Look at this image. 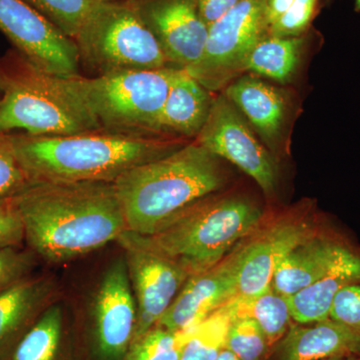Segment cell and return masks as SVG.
Listing matches in <instances>:
<instances>
[{"mask_svg":"<svg viewBox=\"0 0 360 360\" xmlns=\"http://www.w3.org/2000/svg\"><path fill=\"white\" fill-rule=\"evenodd\" d=\"M328 0H295L290 8L274 21L267 37H296L311 30L312 21Z\"/></svg>","mask_w":360,"mask_h":360,"instance_id":"f1b7e54d","label":"cell"},{"mask_svg":"<svg viewBox=\"0 0 360 360\" xmlns=\"http://www.w3.org/2000/svg\"><path fill=\"white\" fill-rule=\"evenodd\" d=\"M354 253L331 239H305L277 265L272 288L281 295L290 297L319 281Z\"/></svg>","mask_w":360,"mask_h":360,"instance_id":"ac0fdd59","label":"cell"},{"mask_svg":"<svg viewBox=\"0 0 360 360\" xmlns=\"http://www.w3.org/2000/svg\"><path fill=\"white\" fill-rule=\"evenodd\" d=\"M355 11H360V0H354Z\"/></svg>","mask_w":360,"mask_h":360,"instance_id":"f35d334b","label":"cell"},{"mask_svg":"<svg viewBox=\"0 0 360 360\" xmlns=\"http://www.w3.org/2000/svg\"><path fill=\"white\" fill-rule=\"evenodd\" d=\"M184 335L156 326L132 341L124 360H180Z\"/></svg>","mask_w":360,"mask_h":360,"instance_id":"4316f807","label":"cell"},{"mask_svg":"<svg viewBox=\"0 0 360 360\" xmlns=\"http://www.w3.org/2000/svg\"><path fill=\"white\" fill-rule=\"evenodd\" d=\"M220 158L193 141L129 169L115 181L127 231L151 236L194 202L219 191Z\"/></svg>","mask_w":360,"mask_h":360,"instance_id":"3957f363","label":"cell"},{"mask_svg":"<svg viewBox=\"0 0 360 360\" xmlns=\"http://www.w3.org/2000/svg\"><path fill=\"white\" fill-rule=\"evenodd\" d=\"M262 219L257 205L240 196L201 198L151 236H142L151 248L200 274L219 264L232 246Z\"/></svg>","mask_w":360,"mask_h":360,"instance_id":"5b68a950","label":"cell"},{"mask_svg":"<svg viewBox=\"0 0 360 360\" xmlns=\"http://www.w3.org/2000/svg\"><path fill=\"white\" fill-rule=\"evenodd\" d=\"M309 238V231L304 225L281 222L262 238L243 248L236 296L255 297L270 290L281 260Z\"/></svg>","mask_w":360,"mask_h":360,"instance_id":"e0dca14e","label":"cell"},{"mask_svg":"<svg viewBox=\"0 0 360 360\" xmlns=\"http://www.w3.org/2000/svg\"><path fill=\"white\" fill-rule=\"evenodd\" d=\"M0 131L58 136L96 130L42 72L13 49L0 58Z\"/></svg>","mask_w":360,"mask_h":360,"instance_id":"8992f818","label":"cell"},{"mask_svg":"<svg viewBox=\"0 0 360 360\" xmlns=\"http://www.w3.org/2000/svg\"><path fill=\"white\" fill-rule=\"evenodd\" d=\"M56 279L32 276L0 292V360H6L21 338L52 303L58 302Z\"/></svg>","mask_w":360,"mask_h":360,"instance_id":"2e32d148","label":"cell"},{"mask_svg":"<svg viewBox=\"0 0 360 360\" xmlns=\"http://www.w3.org/2000/svg\"><path fill=\"white\" fill-rule=\"evenodd\" d=\"M13 200L25 245L49 262L87 255L127 231L115 182L32 181Z\"/></svg>","mask_w":360,"mask_h":360,"instance_id":"6da1fadb","label":"cell"},{"mask_svg":"<svg viewBox=\"0 0 360 360\" xmlns=\"http://www.w3.org/2000/svg\"><path fill=\"white\" fill-rule=\"evenodd\" d=\"M104 2H122V1H132V0H101Z\"/></svg>","mask_w":360,"mask_h":360,"instance_id":"74e56055","label":"cell"},{"mask_svg":"<svg viewBox=\"0 0 360 360\" xmlns=\"http://www.w3.org/2000/svg\"><path fill=\"white\" fill-rule=\"evenodd\" d=\"M63 331V305L46 309L6 360H56Z\"/></svg>","mask_w":360,"mask_h":360,"instance_id":"cb8c5ba5","label":"cell"},{"mask_svg":"<svg viewBox=\"0 0 360 360\" xmlns=\"http://www.w3.org/2000/svg\"><path fill=\"white\" fill-rule=\"evenodd\" d=\"M37 259V255L25 246L0 250V292L32 276Z\"/></svg>","mask_w":360,"mask_h":360,"instance_id":"4dcf8cb0","label":"cell"},{"mask_svg":"<svg viewBox=\"0 0 360 360\" xmlns=\"http://www.w3.org/2000/svg\"><path fill=\"white\" fill-rule=\"evenodd\" d=\"M329 319L360 335V283L345 286L338 293Z\"/></svg>","mask_w":360,"mask_h":360,"instance_id":"1f68e13d","label":"cell"},{"mask_svg":"<svg viewBox=\"0 0 360 360\" xmlns=\"http://www.w3.org/2000/svg\"><path fill=\"white\" fill-rule=\"evenodd\" d=\"M160 42L172 68L188 70L200 61L208 37L198 0H132Z\"/></svg>","mask_w":360,"mask_h":360,"instance_id":"4fadbf2b","label":"cell"},{"mask_svg":"<svg viewBox=\"0 0 360 360\" xmlns=\"http://www.w3.org/2000/svg\"><path fill=\"white\" fill-rule=\"evenodd\" d=\"M97 342L105 359L125 356L136 326V302L124 255L106 269L94 302Z\"/></svg>","mask_w":360,"mask_h":360,"instance_id":"9a60e30c","label":"cell"},{"mask_svg":"<svg viewBox=\"0 0 360 360\" xmlns=\"http://www.w3.org/2000/svg\"><path fill=\"white\" fill-rule=\"evenodd\" d=\"M213 94L186 70H179L161 111L158 135L195 141L207 122Z\"/></svg>","mask_w":360,"mask_h":360,"instance_id":"d6986e66","label":"cell"},{"mask_svg":"<svg viewBox=\"0 0 360 360\" xmlns=\"http://www.w3.org/2000/svg\"><path fill=\"white\" fill-rule=\"evenodd\" d=\"M0 32L42 72L58 77L79 75L75 40L23 0H0Z\"/></svg>","mask_w":360,"mask_h":360,"instance_id":"8fae6325","label":"cell"},{"mask_svg":"<svg viewBox=\"0 0 360 360\" xmlns=\"http://www.w3.org/2000/svg\"><path fill=\"white\" fill-rule=\"evenodd\" d=\"M222 94L236 106L277 160L288 153L295 104L288 90L245 73Z\"/></svg>","mask_w":360,"mask_h":360,"instance_id":"7c38bea8","label":"cell"},{"mask_svg":"<svg viewBox=\"0 0 360 360\" xmlns=\"http://www.w3.org/2000/svg\"><path fill=\"white\" fill-rule=\"evenodd\" d=\"M32 182L14 155L8 134L0 131V196L15 198Z\"/></svg>","mask_w":360,"mask_h":360,"instance_id":"f546056e","label":"cell"},{"mask_svg":"<svg viewBox=\"0 0 360 360\" xmlns=\"http://www.w3.org/2000/svg\"><path fill=\"white\" fill-rule=\"evenodd\" d=\"M360 283V255L354 253L319 281L288 297L291 316L300 324L329 319L335 296L345 286Z\"/></svg>","mask_w":360,"mask_h":360,"instance_id":"44dd1931","label":"cell"},{"mask_svg":"<svg viewBox=\"0 0 360 360\" xmlns=\"http://www.w3.org/2000/svg\"><path fill=\"white\" fill-rule=\"evenodd\" d=\"M231 319L250 317L264 330L270 347L278 342L290 329L291 316L288 297L274 288L255 297L236 296L225 304Z\"/></svg>","mask_w":360,"mask_h":360,"instance_id":"603a6c76","label":"cell"},{"mask_svg":"<svg viewBox=\"0 0 360 360\" xmlns=\"http://www.w3.org/2000/svg\"><path fill=\"white\" fill-rule=\"evenodd\" d=\"M25 229L13 198L0 196V250L25 246Z\"/></svg>","mask_w":360,"mask_h":360,"instance_id":"d6a6232c","label":"cell"},{"mask_svg":"<svg viewBox=\"0 0 360 360\" xmlns=\"http://www.w3.org/2000/svg\"><path fill=\"white\" fill-rule=\"evenodd\" d=\"M295 0H266L265 2V20H266L267 30L274 21L278 20Z\"/></svg>","mask_w":360,"mask_h":360,"instance_id":"e575fe53","label":"cell"},{"mask_svg":"<svg viewBox=\"0 0 360 360\" xmlns=\"http://www.w3.org/2000/svg\"><path fill=\"white\" fill-rule=\"evenodd\" d=\"M310 35L311 30L302 37H265L251 51L243 72L267 78L279 84H290L300 68Z\"/></svg>","mask_w":360,"mask_h":360,"instance_id":"7402d4cb","label":"cell"},{"mask_svg":"<svg viewBox=\"0 0 360 360\" xmlns=\"http://www.w3.org/2000/svg\"><path fill=\"white\" fill-rule=\"evenodd\" d=\"M8 135L14 155L32 181L115 182L131 168L169 155L189 142L101 130L58 136Z\"/></svg>","mask_w":360,"mask_h":360,"instance_id":"7a4b0ae2","label":"cell"},{"mask_svg":"<svg viewBox=\"0 0 360 360\" xmlns=\"http://www.w3.org/2000/svg\"><path fill=\"white\" fill-rule=\"evenodd\" d=\"M215 360H241L238 356H236L233 352H231V350L227 349L226 347H224L221 352H219V356Z\"/></svg>","mask_w":360,"mask_h":360,"instance_id":"d590c367","label":"cell"},{"mask_svg":"<svg viewBox=\"0 0 360 360\" xmlns=\"http://www.w3.org/2000/svg\"><path fill=\"white\" fill-rule=\"evenodd\" d=\"M117 241L124 250L136 302L134 341L158 326L191 274L176 260L151 248L141 234L127 231Z\"/></svg>","mask_w":360,"mask_h":360,"instance_id":"9c48e42d","label":"cell"},{"mask_svg":"<svg viewBox=\"0 0 360 360\" xmlns=\"http://www.w3.org/2000/svg\"><path fill=\"white\" fill-rule=\"evenodd\" d=\"M70 39H75L101 0H23Z\"/></svg>","mask_w":360,"mask_h":360,"instance_id":"484cf974","label":"cell"},{"mask_svg":"<svg viewBox=\"0 0 360 360\" xmlns=\"http://www.w3.org/2000/svg\"><path fill=\"white\" fill-rule=\"evenodd\" d=\"M179 70L169 66L94 77L52 75V80L94 129L160 136L161 111Z\"/></svg>","mask_w":360,"mask_h":360,"instance_id":"277c9868","label":"cell"},{"mask_svg":"<svg viewBox=\"0 0 360 360\" xmlns=\"http://www.w3.org/2000/svg\"><path fill=\"white\" fill-rule=\"evenodd\" d=\"M240 0H198L201 18L210 27Z\"/></svg>","mask_w":360,"mask_h":360,"instance_id":"836d02e7","label":"cell"},{"mask_svg":"<svg viewBox=\"0 0 360 360\" xmlns=\"http://www.w3.org/2000/svg\"><path fill=\"white\" fill-rule=\"evenodd\" d=\"M359 354L360 335L329 319L288 329L277 347L276 360H322Z\"/></svg>","mask_w":360,"mask_h":360,"instance_id":"ffe728a7","label":"cell"},{"mask_svg":"<svg viewBox=\"0 0 360 360\" xmlns=\"http://www.w3.org/2000/svg\"><path fill=\"white\" fill-rule=\"evenodd\" d=\"M243 248L212 269L193 274L158 326L184 333L207 319L238 295V277Z\"/></svg>","mask_w":360,"mask_h":360,"instance_id":"5bb4252c","label":"cell"},{"mask_svg":"<svg viewBox=\"0 0 360 360\" xmlns=\"http://www.w3.org/2000/svg\"><path fill=\"white\" fill-rule=\"evenodd\" d=\"M231 316L226 307L217 310L184 335L180 360H215L225 347Z\"/></svg>","mask_w":360,"mask_h":360,"instance_id":"d4e9b609","label":"cell"},{"mask_svg":"<svg viewBox=\"0 0 360 360\" xmlns=\"http://www.w3.org/2000/svg\"><path fill=\"white\" fill-rule=\"evenodd\" d=\"M347 360H360V354L350 355V356L347 357Z\"/></svg>","mask_w":360,"mask_h":360,"instance_id":"8d00e7d4","label":"cell"},{"mask_svg":"<svg viewBox=\"0 0 360 360\" xmlns=\"http://www.w3.org/2000/svg\"><path fill=\"white\" fill-rule=\"evenodd\" d=\"M266 0H240L208 27L205 52L187 72L213 94L243 75L246 59L267 37Z\"/></svg>","mask_w":360,"mask_h":360,"instance_id":"ba28073f","label":"cell"},{"mask_svg":"<svg viewBox=\"0 0 360 360\" xmlns=\"http://www.w3.org/2000/svg\"><path fill=\"white\" fill-rule=\"evenodd\" d=\"M225 347L241 360H264L270 345L257 321L238 317L229 324Z\"/></svg>","mask_w":360,"mask_h":360,"instance_id":"83f0119b","label":"cell"},{"mask_svg":"<svg viewBox=\"0 0 360 360\" xmlns=\"http://www.w3.org/2000/svg\"><path fill=\"white\" fill-rule=\"evenodd\" d=\"M80 65L97 75L169 68L132 1H101L75 39Z\"/></svg>","mask_w":360,"mask_h":360,"instance_id":"52a82bcc","label":"cell"},{"mask_svg":"<svg viewBox=\"0 0 360 360\" xmlns=\"http://www.w3.org/2000/svg\"><path fill=\"white\" fill-rule=\"evenodd\" d=\"M195 141L245 172L266 195L276 193L278 160L224 94L215 96L207 122Z\"/></svg>","mask_w":360,"mask_h":360,"instance_id":"30bf717a","label":"cell"},{"mask_svg":"<svg viewBox=\"0 0 360 360\" xmlns=\"http://www.w3.org/2000/svg\"><path fill=\"white\" fill-rule=\"evenodd\" d=\"M2 96V87H1V82H0V98H1Z\"/></svg>","mask_w":360,"mask_h":360,"instance_id":"60d3db41","label":"cell"},{"mask_svg":"<svg viewBox=\"0 0 360 360\" xmlns=\"http://www.w3.org/2000/svg\"><path fill=\"white\" fill-rule=\"evenodd\" d=\"M322 360H347V357H331V359H326Z\"/></svg>","mask_w":360,"mask_h":360,"instance_id":"ab89813d","label":"cell"}]
</instances>
